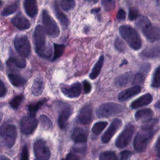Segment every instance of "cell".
Masks as SVG:
<instances>
[{"mask_svg": "<svg viewBox=\"0 0 160 160\" xmlns=\"http://www.w3.org/2000/svg\"><path fill=\"white\" fill-rule=\"evenodd\" d=\"M34 39L35 50L37 54L42 58H49L51 56L52 50L50 46L46 45L44 30L40 25H38L35 28Z\"/></svg>", "mask_w": 160, "mask_h": 160, "instance_id": "1", "label": "cell"}, {"mask_svg": "<svg viewBox=\"0 0 160 160\" xmlns=\"http://www.w3.org/2000/svg\"><path fill=\"white\" fill-rule=\"evenodd\" d=\"M136 26L141 29L144 36L151 42L160 39V29L152 26L149 19L145 16H138Z\"/></svg>", "mask_w": 160, "mask_h": 160, "instance_id": "2", "label": "cell"}, {"mask_svg": "<svg viewBox=\"0 0 160 160\" xmlns=\"http://www.w3.org/2000/svg\"><path fill=\"white\" fill-rule=\"evenodd\" d=\"M119 34L128 43L129 46L134 49L138 50L141 48L142 41L138 32L128 25H122L119 27Z\"/></svg>", "mask_w": 160, "mask_h": 160, "instance_id": "3", "label": "cell"}, {"mask_svg": "<svg viewBox=\"0 0 160 160\" xmlns=\"http://www.w3.org/2000/svg\"><path fill=\"white\" fill-rule=\"evenodd\" d=\"M154 134L152 128H142L136 134L134 139V147L139 152L144 151Z\"/></svg>", "mask_w": 160, "mask_h": 160, "instance_id": "4", "label": "cell"}, {"mask_svg": "<svg viewBox=\"0 0 160 160\" xmlns=\"http://www.w3.org/2000/svg\"><path fill=\"white\" fill-rule=\"evenodd\" d=\"M17 130L12 124H4L0 128V139L7 148H11L16 142Z\"/></svg>", "mask_w": 160, "mask_h": 160, "instance_id": "5", "label": "cell"}, {"mask_svg": "<svg viewBox=\"0 0 160 160\" xmlns=\"http://www.w3.org/2000/svg\"><path fill=\"white\" fill-rule=\"evenodd\" d=\"M124 107L115 102H106L99 106L96 111V116L99 118H108L121 113Z\"/></svg>", "mask_w": 160, "mask_h": 160, "instance_id": "6", "label": "cell"}, {"mask_svg": "<svg viewBox=\"0 0 160 160\" xmlns=\"http://www.w3.org/2000/svg\"><path fill=\"white\" fill-rule=\"evenodd\" d=\"M42 24L46 33L52 38H57L59 35V28L46 10H43L42 13Z\"/></svg>", "mask_w": 160, "mask_h": 160, "instance_id": "7", "label": "cell"}, {"mask_svg": "<svg viewBox=\"0 0 160 160\" xmlns=\"http://www.w3.org/2000/svg\"><path fill=\"white\" fill-rule=\"evenodd\" d=\"M14 47L18 54L23 57H28L31 52V46L26 36H17L14 41Z\"/></svg>", "mask_w": 160, "mask_h": 160, "instance_id": "8", "label": "cell"}, {"mask_svg": "<svg viewBox=\"0 0 160 160\" xmlns=\"http://www.w3.org/2000/svg\"><path fill=\"white\" fill-rule=\"evenodd\" d=\"M134 131V126L131 124H128L122 132L117 138L115 144L118 148H122L128 146L131 141Z\"/></svg>", "mask_w": 160, "mask_h": 160, "instance_id": "9", "label": "cell"}, {"mask_svg": "<svg viewBox=\"0 0 160 160\" xmlns=\"http://www.w3.org/2000/svg\"><path fill=\"white\" fill-rule=\"evenodd\" d=\"M38 126V121L35 116L29 114L24 116L20 121V129L21 132L26 135L32 134Z\"/></svg>", "mask_w": 160, "mask_h": 160, "instance_id": "10", "label": "cell"}, {"mask_svg": "<svg viewBox=\"0 0 160 160\" xmlns=\"http://www.w3.org/2000/svg\"><path fill=\"white\" fill-rule=\"evenodd\" d=\"M34 152L37 159L46 160L50 157L51 153L44 140L40 139L36 140L33 146Z\"/></svg>", "mask_w": 160, "mask_h": 160, "instance_id": "11", "label": "cell"}, {"mask_svg": "<svg viewBox=\"0 0 160 160\" xmlns=\"http://www.w3.org/2000/svg\"><path fill=\"white\" fill-rule=\"evenodd\" d=\"M122 125V121L120 119H114L101 137V141L104 143H108L112 137L116 133Z\"/></svg>", "mask_w": 160, "mask_h": 160, "instance_id": "12", "label": "cell"}, {"mask_svg": "<svg viewBox=\"0 0 160 160\" xmlns=\"http://www.w3.org/2000/svg\"><path fill=\"white\" fill-rule=\"evenodd\" d=\"M92 118V107L89 104H86L80 109L77 117V121L81 124H87L91 121Z\"/></svg>", "mask_w": 160, "mask_h": 160, "instance_id": "13", "label": "cell"}, {"mask_svg": "<svg viewBox=\"0 0 160 160\" xmlns=\"http://www.w3.org/2000/svg\"><path fill=\"white\" fill-rule=\"evenodd\" d=\"M81 84L77 82L71 86H64L61 88V91L64 96L69 98H76L81 93Z\"/></svg>", "mask_w": 160, "mask_h": 160, "instance_id": "14", "label": "cell"}, {"mask_svg": "<svg viewBox=\"0 0 160 160\" xmlns=\"http://www.w3.org/2000/svg\"><path fill=\"white\" fill-rule=\"evenodd\" d=\"M141 91L139 86H134L121 91L118 95V99L121 101H125L129 98L139 94Z\"/></svg>", "mask_w": 160, "mask_h": 160, "instance_id": "15", "label": "cell"}, {"mask_svg": "<svg viewBox=\"0 0 160 160\" xmlns=\"http://www.w3.org/2000/svg\"><path fill=\"white\" fill-rule=\"evenodd\" d=\"M72 112V108L69 105L66 106L62 109L58 118V124L61 129H65L67 125L68 120L71 116Z\"/></svg>", "mask_w": 160, "mask_h": 160, "instance_id": "16", "label": "cell"}, {"mask_svg": "<svg viewBox=\"0 0 160 160\" xmlns=\"http://www.w3.org/2000/svg\"><path fill=\"white\" fill-rule=\"evenodd\" d=\"M12 24L18 29L24 30L30 28L31 24L29 20L21 14H18L11 19Z\"/></svg>", "mask_w": 160, "mask_h": 160, "instance_id": "17", "label": "cell"}, {"mask_svg": "<svg viewBox=\"0 0 160 160\" xmlns=\"http://www.w3.org/2000/svg\"><path fill=\"white\" fill-rule=\"evenodd\" d=\"M141 54L146 58H156L160 57V44L146 48Z\"/></svg>", "mask_w": 160, "mask_h": 160, "instance_id": "18", "label": "cell"}, {"mask_svg": "<svg viewBox=\"0 0 160 160\" xmlns=\"http://www.w3.org/2000/svg\"><path fill=\"white\" fill-rule=\"evenodd\" d=\"M152 101V96L150 93H146L135 99L131 103V108L136 109L150 104Z\"/></svg>", "mask_w": 160, "mask_h": 160, "instance_id": "19", "label": "cell"}, {"mask_svg": "<svg viewBox=\"0 0 160 160\" xmlns=\"http://www.w3.org/2000/svg\"><path fill=\"white\" fill-rule=\"evenodd\" d=\"M24 8L26 14L31 18H34L38 13L36 0H24Z\"/></svg>", "mask_w": 160, "mask_h": 160, "instance_id": "20", "label": "cell"}, {"mask_svg": "<svg viewBox=\"0 0 160 160\" xmlns=\"http://www.w3.org/2000/svg\"><path fill=\"white\" fill-rule=\"evenodd\" d=\"M154 112L149 108L143 109L138 111L135 113V119L136 121H144V122L152 118Z\"/></svg>", "mask_w": 160, "mask_h": 160, "instance_id": "21", "label": "cell"}, {"mask_svg": "<svg viewBox=\"0 0 160 160\" xmlns=\"http://www.w3.org/2000/svg\"><path fill=\"white\" fill-rule=\"evenodd\" d=\"M72 139L76 143L86 142L87 132L83 129L76 128L72 134Z\"/></svg>", "mask_w": 160, "mask_h": 160, "instance_id": "22", "label": "cell"}, {"mask_svg": "<svg viewBox=\"0 0 160 160\" xmlns=\"http://www.w3.org/2000/svg\"><path fill=\"white\" fill-rule=\"evenodd\" d=\"M132 79V73L128 72L118 77L115 80V84L119 87H123L126 86Z\"/></svg>", "mask_w": 160, "mask_h": 160, "instance_id": "23", "label": "cell"}, {"mask_svg": "<svg viewBox=\"0 0 160 160\" xmlns=\"http://www.w3.org/2000/svg\"><path fill=\"white\" fill-rule=\"evenodd\" d=\"M44 89L43 80L41 78H38L34 79L31 87V92L34 96L40 95Z\"/></svg>", "mask_w": 160, "mask_h": 160, "instance_id": "24", "label": "cell"}, {"mask_svg": "<svg viewBox=\"0 0 160 160\" xmlns=\"http://www.w3.org/2000/svg\"><path fill=\"white\" fill-rule=\"evenodd\" d=\"M103 63H104V56L102 55H101L99 59L98 60V61L96 62V63L95 64L94 66L93 67L90 74H89V78L92 79H96L99 74L102 67L103 66Z\"/></svg>", "mask_w": 160, "mask_h": 160, "instance_id": "25", "label": "cell"}, {"mask_svg": "<svg viewBox=\"0 0 160 160\" xmlns=\"http://www.w3.org/2000/svg\"><path fill=\"white\" fill-rule=\"evenodd\" d=\"M54 9L55 14H56L57 18L58 19V20L59 21L61 24L64 28H67L69 24V20H68V18L66 17V16L60 10L58 5L56 3L54 4Z\"/></svg>", "mask_w": 160, "mask_h": 160, "instance_id": "26", "label": "cell"}, {"mask_svg": "<svg viewBox=\"0 0 160 160\" xmlns=\"http://www.w3.org/2000/svg\"><path fill=\"white\" fill-rule=\"evenodd\" d=\"M8 79L10 81V82L16 87H19V86H23L26 81V79L22 78V76L16 74H8Z\"/></svg>", "mask_w": 160, "mask_h": 160, "instance_id": "27", "label": "cell"}, {"mask_svg": "<svg viewBox=\"0 0 160 160\" xmlns=\"http://www.w3.org/2000/svg\"><path fill=\"white\" fill-rule=\"evenodd\" d=\"M39 121L41 127L46 130H50L52 128V123L51 119L46 115H41L39 117Z\"/></svg>", "mask_w": 160, "mask_h": 160, "instance_id": "28", "label": "cell"}, {"mask_svg": "<svg viewBox=\"0 0 160 160\" xmlns=\"http://www.w3.org/2000/svg\"><path fill=\"white\" fill-rule=\"evenodd\" d=\"M108 124V122L106 121L97 122L93 125L92 128V132L94 134L98 135L103 131V129L107 126Z\"/></svg>", "mask_w": 160, "mask_h": 160, "instance_id": "29", "label": "cell"}, {"mask_svg": "<svg viewBox=\"0 0 160 160\" xmlns=\"http://www.w3.org/2000/svg\"><path fill=\"white\" fill-rule=\"evenodd\" d=\"M46 101L47 100L46 99H43L41 100L40 101H38L36 103L29 104V107H28V110H29V114L31 115L35 116L37 111L39 109V108H41L46 102Z\"/></svg>", "mask_w": 160, "mask_h": 160, "instance_id": "30", "label": "cell"}, {"mask_svg": "<svg viewBox=\"0 0 160 160\" xmlns=\"http://www.w3.org/2000/svg\"><path fill=\"white\" fill-rule=\"evenodd\" d=\"M151 86L154 88L160 87V66H158L154 72Z\"/></svg>", "mask_w": 160, "mask_h": 160, "instance_id": "31", "label": "cell"}, {"mask_svg": "<svg viewBox=\"0 0 160 160\" xmlns=\"http://www.w3.org/2000/svg\"><path fill=\"white\" fill-rule=\"evenodd\" d=\"M7 63L8 64H13L16 66H17L18 68H24L26 66V62L24 59L16 58V57L10 58L8 59Z\"/></svg>", "mask_w": 160, "mask_h": 160, "instance_id": "32", "label": "cell"}, {"mask_svg": "<svg viewBox=\"0 0 160 160\" xmlns=\"http://www.w3.org/2000/svg\"><path fill=\"white\" fill-rule=\"evenodd\" d=\"M75 5V0H60V6L64 11H68L72 9Z\"/></svg>", "mask_w": 160, "mask_h": 160, "instance_id": "33", "label": "cell"}, {"mask_svg": "<svg viewBox=\"0 0 160 160\" xmlns=\"http://www.w3.org/2000/svg\"><path fill=\"white\" fill-rule=\"evenodd\" d=\"M18 8V3H12L11 4L8 5L6 6L1 12V15L2 16H7L9 15H11L15 12Z\"/></svg>", "mask_w": 160, "mask_h": 160, "instance_id": "34", "label": "cell"}, {"mask_svg": "<svg viewBox=\"0 0 160 160\" xmlns=\"http://www.w3.org/2000/svg\"><path fill=\"white\" fill-rule=\"evenodd\" d=\"M65 49V46L63 44H54V56L52 60H56V59L60 58L64 52Z\"/></svg>", "mask_w": 160, "mask_h": 160, "instance_id": "35", "label": "cell"}, {"mask_svg": "<svg viewBox=\"0 0 160 160\" xmlns=\"http://www.w3.org/2000/svg\"><path fill=\"white\" fill-rule=\"evenodd\" d=\"M99 159L102 160H116L118 159V157L114 152L113 151H104L100 154Z\"/></svg>", "mask_w": 160, "mask_h": 160, "instance_id": "36", "label": "cell"}, {"mask_svg": "<svg viewBox=\"0 0 160 160\" xmlns=\"http://www.w3.org/2000/svg\"><path fill=\"white\" fill-rule=\"evenodd\" d=\"M101 4L106 11H109L113 9L115 7L116 1L115 0H101Z\"/></svg>", "mask_w": 160, "mask_h": 160, "instance_id": "37", "label": "cell"}, {"mask_svg": "<svg viewBox=\"0 0 160 160\" xmlns=\"http://www.w3.org/2000/svg\"><path fill=\"white\" fill-rule=\"evenodd\" d=\"M146 73L141 71L136 74L132 79V83L134 84H142L145 79Z\"/></svg>", "mask_w": 160, "mask_h": 160, "instance_id": "38", "label": "cell"}, {"mask_svg": "<svg viewBox=\"0 0 160 160\" xmlns=\"http://www.w3.org/2000/svg\"><path fill=\"white\" fill-rule=\"evenodd\" d=\"M23 99V96L22 95H19L17 96H15L9 102L10 106L14 109H17L20 104H21Z\"/></svg>", "mask_w": 160, "mask_h": 160, "instance_id": "39", "label": "cell"}, {"mask_svg": "<svg viewBox=\"0 0 160 160\" xmlns=\"http://www.w3.org/2000/svg\"><path fill=\"white\" fill-rule=\"evenodd\" d=\"M114 46L116 49L120 52H124L126 50V45L119 38L116 39L114 41Z\"/></svg>", "mask_w": 160, "mask_h": 160, "instance_id": "40", "label": "cell"}, {"mask_svg": "<svg viewBox=\"0 0 160 160\" xmlns=\"http://www.w3.org/2000/svg\"><path fill=\"white\" fill-rule=\"evenodd\" d=\"M80 145H76L73 148L74 151L78 153H83L86 151V142L79 143Z\"/></svg>", "mask_w": 160, "mask_h": 160, "instance_id": "41", "label": "cell"}, {"mask_svg": "<svg viewBox=\"0 0 160 160\" xmlns=\"http://www.w3.org/2000/svg\"><path fill=\"white\" fill-rule=\"evenodd\" d=\"M138 16V11L137 9L134 8H131L129 11V14H128V18L129 20L132 21L137 18Z\"/></svg>", "mask_w": 160, "mask_h": 160, "instance_id": "42", "label": "cell"}, {"mask_svg": "<svg viewBox=\"0 0 160 160\" xmlns=\"http://www.w3.org/2000/svg\"><path fill=\"white\" fill-rule=\"evenodd\" d=\"M21 159L22 160H28L29 159V152L26 146H24L22 148Z\"/></svg>", "mask_w": 160, "mask_h": 160, "instance_id": "43", "label": "cell"}, {"mask_svg": "<svg viewBox=\"0 0 160 160\" xmlns=\"http://www.w3.org/2000/svg\"><path fill=\"white\" fill-rule=\"evenodd\" d=\"M132 155V152L130 151L125 150L122 151L120 153V157L121 159H129Z\"/></svg>", "mask_w": 160, "mask_h": 160, "instance_id": "44", "label": "cell"}, {"mask_svg": "<svg viewBox=\"0 0 160 160\" xmlns=\"http://www.w3.org/2000/svg\"><path fill=\"white\" fill-rule=\"evenodd\" d=\"M83 86H84V91L86 94H88L91 91V84L86 80L83 81Z\"/></svg>", "mask_w": 160, "mask_h": 160, "instance_id": "45", "label": "cell"}, {"mask_svg": "<svg viewBox=\"0 0 160 160\" xmlns=\"http://www.w3.org/2000/svg\"><path fill=\"white\" fill-rule=\"evenodd\" d=\"M117 19L119 20H124L126 18V12L124 9H120L117 13Z\"/></svg>", "mask_w": 160, "mask_h": 160, "instance_id": "46", "label": "cell"}, {"mask_svg": "<svg viewBox=\"0 0 160 160\" xmlns=\"http://www.w3.org/2000/svg\"><path fill=\"white\" fill-rule=\"evenodd\" d=\"M6 88L2 82V81L0 79V98L3 97L6 95Z\"/></svg>", "mask_w": 160, "mask_h": 160, "instance_id": "47", "label": "cell"}, {"mask_svg": "<svg viewBox=\"0 0 160 160\" xmlns=\"http://www.w3.org/2000/svg\"><path fill=\"white\" fill-rule=\"evenodd\" d=\"M156 148L157 150V156L160 158V136L158 138L156 142Z\"/></svg>", "mask_w": 160, "mask_h": 160, "instance_id": "48", "label": "cell"}, {"mask_svg": "<svg viewBox=\"0 0 160 160\" xmlns=\"http://www.w3.org/2000/svg\"><path fill=\"white\" fill-rule=\"evenodd\" d=\"M66 159H69V160H74V159H79V158L76 155H75L72 153H69L67 155Z\"/></svg>", "mask_w": 160, "mask_h": 160, "instance_id": "49", "label": "cell"}, {"mask_svg": "<svg viewBox=\"0 0 160 160\" xmlns=\"http://www.w3.org/2000/svg\"><path fill=\"white\" fill-rule=\"evenodd\" d=\"M85 1L88 2H89V3H91V4H96L98 1V0H85Z\"/></svg>", "mask_w": 160, "mask_h": 160, "instance_id": "50", "label": "cell"}, {"mask_svg": "<svg viewBox=\"0 0 160 160\" xmlns=\"http://www.w3.org/2000/svg\"><path fill=\"white\" fill-rule=\"evenodd\" d=\"M155 108L159 109L160 110V100L159 101H158L156 104H155Z\"/></svg>", "mask_w": 160, "mask_h": 160, "instance_id": "51", "label": "cell"}, {"mask_svg": "<svg viewBox=\"0 0 160 160\" xmlns=\"http://www.w3.org/2000/svg\"><path fill=\"white\" fill-rule=\"evenodd\" d=\"M99 11H100V8H96V9H92L91 12H93V13H97V12H98Z\"/></svg>", "mask_w": 160, "mask_h": 160, "instance_id": "52", "label": "cell"}, {"mask_svg": "<svg viewBox=\"0 0 160 160\" xmlns=\"http://www.w3.org/2000/svg\"><path fill=\"white\" fill-rule=\"evenodd\" d=\"M127 63H128V62H127V61H126V60H125V59H124V60H123V61H122V63H121V65H120V66H122V65H124V64H127Z\"/></svg>", "mask_w": 160, "mask_h": 160, "instance_id": "53", "label": "cell"}, {"mask_svg": "<svg viewBox=\"0 0 160 160\" xmlns=\"http://www.w3.org/2000/svg\"><path fill=\"white\" fill-rule=\"evenodd\" d=\"M1 159H8V158L4 156H2L0 157V160H1Z\"/></svg>", "mask_w": 160, "mask_h": 160, "instance_id": "54", "label": "cell"}, {"mask_svg": "<svg viewBox=\"0 0 160 160\" xmlns=\"http://www.w3.org/2000/svg\"><path fill=\"white\" fill-rule=\"evenodd\" d=\"M2 115L1 114H0V122H1V120H2Z\"/></svg>", "mask_w": 160, "mask_h": 160, "instance_id": "55", "label": "cell"}, {"mask_svg": "<svg viewBox=\"0 0 160 160\" xmlns=\"http://www.w3.org/2000/svg\"><path fill=\"white\" fill-rule=\"evenodd\" d=\"M1 1H0V7H1Z\"/></svg>", "mask_w": 160, "mask_h": 160, "instance_id": "56", "label": "cell"}]
</instances>
